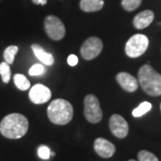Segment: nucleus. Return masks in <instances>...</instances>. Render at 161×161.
I'll use <instances>...</instances> for the list:
<instances>
[{
	"mask_svg": "<svg viewBox=\"0 0 161 161\" xmlns=\"http://www.w3.org/2000/svg\"><path fill=\"white\" fill-rule=\"evenodd\" d=\"M138 159L139 161H158V158L148 150H141L138 153Z\"/></svg>",
	"mask_w": 161,
	"mask_h": 161,
	"instance_id": "nucleus-20",
	"label": "nucleus"
},
{
	"mask_svg": "<svg viewBox=\"0 0 161 161\" xmlns=\"http://www.w3.org/2000/svg\"><path fill=\"white\" fill-rule=\"evenodd\" d=\"M154 20V13L150 10H144L139 13L133 19V25L136 29L142 30L148 27Z\"/></svg>",
	"mask_w": 161,
	"mask_h": 161,
	"instance_id": "nucleus-12",
	"label": "nucleus"
},
{
	"mask_svg": "<svg viewBox=\"0 0 161 161\" xmlns=\"http://www.w3.org/2000/svg\"><path fill=\"white\" fill-rule=\"evenodd\" d=\"M18 48L17 46H9L6 47L4 51V58H5V62L8 64H12L14 61V57L17 54Z\"/></svg>",
	"mask_w": 161,
	"mask_h": 161,
	"instance_id": "nucleus-17",
	"label": "nucleus"
},
{
	"mask_svg": "<svg viewBox=\"0 0 161 161\" xmlns=\"http://www.w3.org/2000/svg\"><path fill=\"white\" fill-rule=\"evenodd\" d=\"M14 81L15 86L17 87L20 91L29 90L30 87H31L30 80L24 75H21V74H16L14 76Z\"/></svg>",
	"mask_w": 161,
	"mask_h": 161,
	"instance_id": "nucleus-15",
	"label": "nucleus"
},
{
	"mask_svg": "<svg viewBox=\"0 0 161 161\" xmlns=\"http://www.w3.org/2000/svg\"><path fill=\"white\" fill-rule=\"evenodd\" d=\"M129 161H136V160H134V159H130Z\"/></svg>",
	"mask_w": 161,
	"mask_h": 161,
	"instance_id": "nucleus-26",
	"label": "nucleus"
},
{
	"mask_svg": "<svg viewBox=\"0 0 161 161\" xmlns=\"http://www.w3.org/2000/svg\"><path fill=\"white\" fill-rule=\"evenodd\" d=\"M151 108H152V106L150 102L144 101L142 104H140L135 109L132 110V115L134 117H141L145 114H147L151 109Z\"/></svg>",
	"mask_w": 161,
	"mask_h": 161,
	"instance_id": "nucleus-16",
	"label": "nucleus"
},
{
	"mask_svg": "<svg viewBox=\"0 0 161 161\" xmlns=\"http://www.w3.org/2000/svg\"><path fill=\"white\" fill-rule=\"evenodd\" d=\"M160 108H161V105H160Z\"/></svg>",
	"mask_w": 161,
	"mask_h": 161,
	"instance_id": "nucleus-27",
	"label": "nucleus"
},
{
	"mask_svg": "<svg viewBox=\"0 0 161 161\" xmlns=\"http://www.w3.org/2000/svg\"><path fill=\"white\" fill-rule=\"evenodd\" d=\"M138 81L147 94L154 97L161 95V75L149 64H144L140 68Z\"/></svg>",
	"mask_w": 161,
	"mask_h": 161,
	"instance_id": "nucleus-2",
	"label": "nucleus"
},
{
	"mask_svg": "<svg viewBox=\"0 0 161 161\" xmlns=\"http://www.w3.org/2000/svg\"><path fill=\"white\" fill-rule=\"evenodd\" d=\"M67 63L71 66H75L78 64V58L75 55H70L67 58Z\"/></svg>",
	"mask_w": 161,
	"mask_h": 161,
	"instance_id": "nucleus-23",
	"label": "nucleus"
},
{
	"mask_svg": "<svg viewBox=\"0 0 161 161\" xmlns=\"http://www.w3.org/2000/svg\"><path fill=\"white\" fill-rule=\"evenodd\" d=\"M142 0H122V6L128 12L134 11L141 6Z\"/></svg>",
	"mask_w": 161,
	"mask_h": 161,
	"instance_id": "nucleus-19",
	"label": "nucleus"
},
{
	"mask_svg": "<svg viewBox=\"0 0 161 161\" xmlns=\"http://www.w3.org/2000/svg\"><path fill=\"white\" fill-rule=\"evenodd\" d=\"M38 155L42 159H48L49 157L51 156L50 149L45 145H41L38 149Z\"/></svg>",
	"mask_w": 161,
	"mask_h": 161,
	"instance_id": "nucleus-22",
	"label": "nucleus"
},
{
	"mask_svg": "<svg viewBox=\"0 0 161 161\" xmlns=\"http://www.w3.org/2000/svg\"><path fill=\"white\" fill-rule=\"evenodd\" d=\"M47 116L49 120L55 125H67L74 116L73 106L67 100L57 98L48 105Z\"/></svg>",
	"mask_w": 161,
	"mask_h": 161,
	"instance_id": "nucleus-3",
	"label": "nucleus"
},
{
	"mask_svg": "<svg viewBox=\"0 0 161 161\" xmlns=\"http://www.w3.org/2000/svg\"><path fill=\"white\" fill-rule=\"evenodd\" d=\"M29 129L28 119L22 114L13 113L5 116L0 123L1 134L8 139H20L23 137Z\"/></svg>",
	"mask_w": 161,
	"mask_h": 161,
	"instance_id": "nucleus-1",
	"label": "nucleus"
},
{
	"mask_svg": "<svg viewBox=\"0 0 161 161\" xmlns=\"http://www.w3.org/2000/svg\"><path fill=\"white\" fill-rule=\"evenodd\" d=\"M149 47V39L143 34H135L125 44V53L129 58H135L143 55Z\"/></svg>",
	"mask_w": 161,
	"mask_h": 161,
	"instance_id": "nucleus-4",
	"label": "nucleus"
},
{
	"mask_svg": "<svg viewBox=\"0 0 161 161\" xmlns=\"http://www.w3.org/2000/svg\"><path fill=\"white\" fill-rule=\"evenodd\" d=\"M104 6L103 0H80V7L83 12L92 13L101 10Z\"/></svg>",
	"mask_w": 161,
	"mask_h": 161,
	"instance_id": "nucleus-14",
	"label": "nucleus"
},
{
	"mask_svg": "<svg viewBox=\"0 0 161 161\" xmlns=\"http://www.w3.org/2000/svg\"><path fill=\"white\" fill-rule=\"evenodd\" d=\"M32 51L34 52L36 58H38L40 61L46 65H52L54 64V57L52 54L47 52L43 47L38 44H32L31 45Z\"/></svg>",
	"mask_w": 161,
	"mask_h": 161,
	"instance_id": "nucleus-13",
	"label": "nucleus"
},
{
	"mask_svg": "<svg viewBox=\"0 0 161 161\" xmlns=\"http://www.w3.org/2000/svg\"><path fill=\"white\" fill-rule=\"evenodd\" d=\"M109 128L111 132L119 139L125 138L129 131V126L125 119L122 115L116 114L110 117Z\"/></svg>",
	"mask_w": 161,
	"mask_h": 161,
	"instance_id": "nucleus-8",
	"label": "nucleus"
},
{
	"mask_svg": "<svg viewBox=\"0 0 161 161\" xmlns=\"http://www.w3.org/2000/svg\"><path fill=\"white\" fill-rule=\"evenodd\" d=\"M84 115L90 123L97 124L103 117L98 98L92 94L87 95L84 98Z\"/></svg>",
	"mask_w": 161,
	"mask_h": 161,
	"instance_id": "nucleus-5",
	"label": "nucleus"
},
{
	"mask_svg": "<svg viewBox=\"0 0 161 161\" xmlns=\"http://www.w3.org/2000/svg\"><path fill=\"white\" fill-rule=\"evenodd\" d=\"M116 80L125 91L134 92L139 87L138 80L128 73H119L116 75Z\"/></svg>",
	"mask_w": 161,
	"mask_h": 161,
	"instance_id": "nucleus-11",
	"label": "nucleus"
},
{
	"mask_svg": "<svg viewBox=\"0 0 161 161\" xmlns=\"http://www.w3.org/2000/svg\"><path fill=\"white\" fill-rule=\"evenodd\" d=\"M51 156H55V152H51Z\"/></svg>",
	"mask_w": 161,
	"mask_h": 161,
	"instance_id": "nucleus-25",
	"label": "nucleus"
},
{
	"mask_svg": "<svg viewBox=\"0 0 161 161\" xmlns=\"http://www.w3.org/2000/svg\"><path fill=\"white\" fill-rule=\"evenodd\" d=\"M94 150L101 158H108L115 154V147L109 141L104 138H98L94 142Z\"/></svg>",
	"mask_w": 161,
	"mask_h": 161,
	"instance_id": "nucleus-10",
	"label": "nucleus"
},
{
	"mask_svg": "<svg viewBox=\"0 0 161 161\" xmlns=\"http://www.w3.org/2000/svg\"><path fill=\"white\" fill-rule=\"evenodd\" d=\"M45 73V67L40 64H35L29 70L30 75L31 76H38L43 75Z\"/></svg>",
	"mask_w": 161,
	"mask_h": 161,
	"instance_id": "nucleus-21",
	"label": "nucleus"
},
{
	"mask_svg": "<svg viewBox=\"0 0 161 161\" xmlns=\"http://www.w3.org/2000/svg\"><path fill=\"white\" fill-rule=\"evenodd\" d=\"M35 5H41V6H44L46 5L47 0H31Z\"/></svg>",
	"mask_w": 161,
	"mask_h": 161,
	"instance_id": "nucleus-24",
	"label": "nucleus"
},
{
	"mask_svg": "<svg viewBox=\"0 0 161 161\" xmlns=\"http://www.w3.org/2000/svg\"><path fill=\"white\" fill-rule=\"evenodd\" d=\"M44 27L47 34L52 40H62L65 35V27L63 22L55 15L47 16L44 22Z\"/></svg>",
	"mask_w": 161,
	"mask_h": 161,
	"instance_id": "nucleus-6",
	"label": "nucleus"
},
{
	"mask_svg": "<svg viewBox=\"0 0 161 161\" xmlns=\"http://www.w3.org/2000/svg\"><path fill=\"white\" fill-rule=\"evenodd\" d=\"M103 48V43L97 37H91L82 44L80 47L81 57L85 60H92L97 58Z\"/></svg>",
	"mask_w": 161,
	"mask_h": 161,
	"instance_id": "nucleus-7",
	"label": "nucleus"
},
{
	"mask_svg": "<svg viewBox=\"0 0 161 161\" xmlns=\"http://www.w3.org/2000/svg\"><path fill=\"white\" fill-rule=\"evenodd\" d=\"M0 75L2 77V80L5 83L9 82L11 78V69H10V64L3 62L0 64Z\"/></svg>",
	"mask_w": 161,
	"mask_h": 161,
	"instance_id": "nucleus-18",
	"label": "nucleus"
},
{
	"mask_svg": "<svg viewBox=\"0 0 161 161\" xmlns=\"http://www.w3.org/2000/svg\"><path fill=\"white\" fill-rule=\"evenodd\" d=\"M30 100L34 104H44L51 98V91L43 84H36L29 92Z\"/></svg>",
	"mask_w": 161,
	"mask_h": 161,
	"instance_id": "nucleus-9",
	"label": "nucleus"
}]
</instances>
